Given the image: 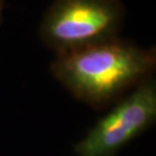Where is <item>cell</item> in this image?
Segmentation results:
<instances>
[{"instance_id": "cell-1", "label": "cell", "mask_w": 156, "mask_h": 156, "mask_svg": "<svg viewBox=\"0 0 156 156\" xmlns=\"http://www.w3.org/2000/svg\"><path fill=\"white\" fill-rule=\"evenodd\" d=\"M155 66L154 48L117 37L57 55L50 71L76 100L102 108L151 76Z\"/></svg>"}, {"instance_id": "cell-2", "label": "cell", "mask_w": 156, "mask_h": 156, "mask_svg": "<svg viewBox=\"0 0 156 156\" xmlns=\"http://www.w3.org/2000/svg\"><path fill=\"white\" fill-rule=\"evenodd\" d=\"M122 0H53L39 24V38L57 55L119 37Z\"/></svg>"}, {"instance_id": "cell-3", "label": "cell", "mask_w": 156, "mask_h": 156, "mask_svg": "<svg viewBox=\"0 0 156 156\" xmlns=\"http://www.w3.org/2000/svg\"><path fill=\"white\" fill-rule=\"evenodd\" d=\"M156 120V82L149 76L100 119L74 146L78 156H116Z\"/></svg>"}, {"instance_id": "cell-4", "label": "cell", "mask_w": 156, "mask_h": 156, "mask_svg": "<svg viewBox=\"0 0 156 156\" xmlns=\"http://www.w3.org/2000/svg\"><path fill=\"white\" fill-rule=\"evenodd\" d=\"M2 12H4V0H0V22L2 19Z\"/></svg>"}]
</instances>
